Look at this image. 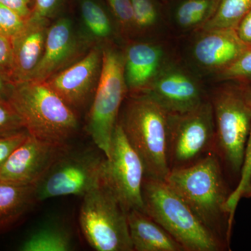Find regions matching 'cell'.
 <instances>
[{"mask_svg":"<svg viewBox=\"0 0 251 251\" xmlns=\"http://www.w3.org/2000/svg\"><path fill=\"white\" fill-rule=\"evenodd\" d=\"M49 23V20L28 19L22 30L11 38L14 83L29 80L40 62Z\"/></svg>","mask_w":251,"mask_h":251,"instance_id":"obj_17","label":"cell"},{"mask_svg":"<svg viewBox=\"0 0 251 251\" xmlns=\"http://www.w3.org/2000/svg\"><path fill=\"white\" fill-rule=\"evenodd\" d=\"M105 158L92 150L69 148L36 184L38 201L66 196L83 197L101 183Z\"/></svg>","mask_w":251,"mask_h":251,"instance_id":"obj_9","label":"cell"},{"mask_svg":"<svg viewBox=\"0 0 251 251\" xmlns=\"http://www.w3.org/2000/svg\"><path fill=\"white\" fill-rule=\"evenodd\" d=\"M14 82L0 74V99L9 100Z\"/></svg>","mask_w":251,"mask_h":251,"instance_id":"obj_35","label":"cell"},{"mask_svg":"<svg viewBox=\"0 0 251 251\" xmlns=\"http://www.w3.org/2000/svg\"><path fill=\"white\" fill-rule=\"evenodd\" d=\"M28 135L29 133L27 130L24 129L13 134L0 137V168Z\"/></svg>","mask_w":251,"mask_h":251,"instance_id":"obj_31","label":"cell"},{"mask_svg":"<svg viewBox=\"0 0 251 251\" xmlns=\"http://www.w3.org/2000/svg\"><path fill=\"white\" fill-rule=\"evenodd\" d=\"M145 212L162 226L185 251H222L229 246L211 232L165 180L145 176Z\"/></svg>","mask_w":251,"mask_h":251,"instance_id":"obj_4","label":"cell"},{"mask_svg":"<svg viewBox=\"0 0 251 251\" xmlns=\"http://www.w3.org/2000/svg\"><path fill=\"white\" fill-rule=\"evenodd\" d=\"M251 10V0H221L212 17L200 29H236Z\"/></svg>","mask_w":251,"mask_h":251,"instance_id":"obj_23","label":"cell"},{"mask_svg":"<svg viewBox=\"0 0 251 251\" xmlns=\"http://www.w3.org/2000/svg\"><path fill=\"white\" fill-rule=\"evenodd\" d=\"M210 101L215 121V153L223 166L239 179L251 130V106L241 89H219Z\"/></svg>","mask_w":251,"mask_h":251,"instance_id":"obj_7","label":"cell"},{"mask_svg":"<svg viewBox=\"0 0 251 251\" xmlns=\"http://www.w3.org/2000/svg\"><path fill=\"white\" fill-rule=\"evenodd\" d=\"M236 31L239 39L251 47V10L243 18Z\"/></svg>","mask_w":251,"mask_h":251,"instance_id":"obj_34","label":"cell"},{"mask_svg":"<svg viewBox=\"0 0 251 251\" xmlns=\"http://www.w3.org/2000/svg\"><path fill=\"white\" fill-rule=\"evenodd\" d=\"M31 0H0V4L14 10L20 16L29 19L31 14Z\"/></svg>","mask_w":251,"mask_h":251,"instance_id":"obj_33","label":"cell"},{"mask_svg":"<svg viewBox=\"0 0 251 251\" xmlns=\"http://www.w3.org/2000/svg\"><path fill=\"white\" fill-rule=\"evenodd\" d=\"M221 0H186L175 13V21L184 29H200L214 14Z\"/></svg>","mask_w":251,"mask_h":251,"instance_id":"obj_22","label":"cell"},{"mask_svg":"<svg viewBox=\"0 0 251 251\" xmlns=\"http://www.w3.org/2000/svg\"><path fill=\"white\" fill-rule=\"evenodd\" d=\"M222 80H251V47L233 63L218 73Z\"/></svg>","mask_w":251,"mask_h":251,"instance_id":"obj_27","label":"cell"},{"mask_svg":"<svg viewBox=\"0 0 251 251\" xmlns=\"http://www.w3.org/2000/svg\"><path fill=\"white\" fill-rule=\"evenodd\" d=\"M27 21L14 10L0 4V33L3 35L11 39L22 30Z\"/></svg>","mask_w":251,"mask_h":251,"instance_id":"obj_28","label":"cell"},{"mask_svg":"<svg viewBox=\"0 0 251 251\" xmlns=\"http://www.w3.org/2000/svg\"><path fill=\"white\" fill-rule=\"evenodd\" d=\"M70 148L69 144L50 143L29 134L0 168V180L36 185Z\"/></svg>","mask_w":251,"mask_h":251,"instance_id":"obj_11","label":"cell"},{"mask_svg":"<svg viewBox=\"0 0 251 251\" xmlns=\"http://www.w3.org/2000/svg\"><path fill=\"white\" fill-rule=\"evenodd\" d=\"M81 18L89 41H105L113 35V25L110 17L96 0H81Z\"/></svg>","mask_w":251,"mask_h":251,"instance_id":"obj_21","label":"cell"},{"mask_svg":"<svg viewBox=\"0 0 251 251\" xmlns=\"http://www.w3.org/2000/svg\"><path fill=\"white\" fill-rule=\"evenodd\" d=\"M145 93L151 95L171 114L190 111L205 100L198 81L183 69L173 66H164Z\"/></svg>","mask_w":251,"mask_h":251,"instance_id":"obj_14","label":"cell"},{"mask_svg":"<svg viewBox=\"0 0 251 251\" xmlns=\"http://www.w3.org/2000/svg\"><path fill=\"white\" fill-rule=\"evenodd\" d=\"M24 129L21 117L9 100L0 99V137Z\"/></svg>","mask_w":251,"mask_h":251,"instance_id":"obj_26","label":"cell"},{"mask_svg":"<svg viewBox=\"0 0 251 251\" xmlns=\"http://www.w3.org/2000/svg\"><path fill=\"white\" fill-rule=\"evenodd\" d=\"M61 0H34L29 19L49 20L54 14Z\"/></svg>","mask_w":251,"mask_h":251,"instance_id":"obj_32","label":"cell"},{"mask_svg":"<svg viewBox=\"0 0 251 251\" xmlns=\"http://www.w3.org/2000/svg\"><path fill=\"white\" fill-rule=\"evenodd\" d=\"M127 94L124 54L111 46L103 48L101 73L87 116L86 130L105 158L110 152L112 135Z\"/></svg>","mask_w":251,"mask_h":251,"instance_id":"obj_5","label":"cell"},{"mask_svg":"<svg viewBox=\"0 0 251 251\" xmlns=\"http://www.w3.org/2000/svg\"></svg>","mask_w":251,"mask_h":251,"instance_id":"obj_37","label":"cell"},{"mask_svg":"<svg viewBox=\"0 0 251 251\" xmlns=\"http://www.w3.org/2000/svg\"><path fill=\"white\" fill-rule=\"evenodd\" d=\"M103 62V48L94 46L76 62L45 81L75 111L92 99L98 85Z\"/></svg>","mask_w":251,"mask_h":251,"instance_id":"obj_12","label":"cell"},{"mask_svg":"<svg viewBox=\"0 0 251 251\" xmlns=\"http://www.w3.org/2000/svg\"><path fill=\"white\" fill-rule=\"evenodd\" d=\"M251 127L248 138L244 161L239 181L235 189L232 191L227 200V207L231 219L234 221V214L239 201L243 198H251Z\"/></svg>","mask_w":251,"mask_h":251,"instance_id":"obj_24","label":"cell"},{"mask_svg":"<svg viewBox=\"0 0 251 251\" xmlns=\"http://www.w3.org/2000/svg\"><path fill=\"white\" fill-rule=\"evenodd\" d=\"M134 12L135 30L145 31L156 25L158 12L153 0H130Z\"/></svg>","mask_w":251,"mask_h":251,"instance_id":"obj_25","label":"cell"},{"mask_svg":"<svg viewBox=\"0 0 251 251\" xmlns=\"http://www.w3.org/2000/svg\"><path fill=\"white\" fill-rule=\"evenodd\" d=\"M145 176L143 162L117 122L110 152L103 162L102 183L111 191L126 213L133 209L145 211L143 198Z\"/></svg>","mask_w":251,"mask_h":251,"instance_id":"obj_10","label":"cell"},{"mask_svg":"<svg viewBox=\"0 0 251 251\" xmlns=\"http://www.w3.org/2000/svg\"><path fill=\"white\" fill-rule=\"evenodd\" d=\"M9 101L21 117L25 130L34 138L50 143L68 144L77 133V112L45 81L16 82Z\"/></svg>","mask_w":251,"mask_h":251,"instance_id":"obj_3","label":"cell"},{"mask_svg":"<svg viewBox=\"0 0 251 251\" xmlns=\"http://www.w3.org/2000/svg\"><path fill=\"white\" fill-rule=\"evenodd\" d=\"M165 181L201 222L229 246L234 221L227 202L232 191H229L218 155L211 153L192 166L173 170Z\"/></svg>","mask_w":251,"mask_h":251,"instance_id":"obj_1","label":"cell"},{"mask_svg":"<svg viewBox=\"0 0 251 251\" xmlns=\"http://www.w3.org/2000/svg\"><path fill=\"white\" fill-rule=\"evenodd\" d=\"M79 224L94 250L133 251L126 211L103 183L83 196Z\"/></svg>","mask_w":251,"mask_h":251,"instance_id":"obj_6","label":"cell"},{"mask_svg":"<svg viewBox=\"0 0 251 251\" xmlns=\"http://www.w3.org/2000/svg\"><path fill=\"white\" fill-rule=\"evenodd\" d=\"M250 48L239 39L236 29L204 30L193 46V56L200 67L218 74Z\"/></svg>","mask_w":251,"mask_h":251,"instance_id":"obj_15","label":"cell"},{"mask_svg":"<svg viewBox=\"0 0 251 251\" xmlns=\"http://www.w3.org/2000/svg\"><path fill=\"white\" fill-rule=\"evenodd\" d=\"M38 202L36 185L0 180V233L14 227Z\"/></svg>","mask_w":251,"mask_h":251,"instance_id":"obj_19","label":"cell"},{"mask_svg":"<svg viewBox=\"0 0 251 251\" xmlns=\"http://www.w3.org/2000/svg\"><path fill=\"white\" fill-rule=\"evenodd\" d=\"M117 23L125 32L135 30L134 12L130 0H107Z\"/></svg>","mask_w":251,"mask_h":251,"instance_id":"obj_29","label":"cell"},{"mask_svg":"<svg viewBox=\"0 0 251 251\" xmlns=\"http://www.w3.org/2000/svg\"><path fill=\"white\" fill-rule=\"evenodd\" d=\"M164 51L151 43H133L124 53V75L130 94L145 93L164 65Z\"/></svg>","mask_w":251,"mask_h":251,"instance_id":"obj_16","label":"cell"},{"mask_svg":"<svg viewBox=\"0 0 251 251\" xmlns=\"http://www.w3.org/2000/svg\"><path fill=\"white\" fill-rule=\"evenodd\" d=\"M118 122L140 156L145 176L166 180L169 175L170 113L148 93L130 94Z\"/></svg>","mask_w":251,"mask_h":251,"instance_id":"obj_2","label":"cell"},{"mask_svg":"<svg viewBox=\"0 0 251 251\" xmlns=\"http://www.w3.org/2000/svg\"><path fill=\"white\" fill-rule=\"evenodd\" d=\"M90 44L77 36L69 18H59L49 26L44 53L29 80H48L83 57Z\"/></svg>","mask_w":251,"mask_h":251,"instance_id":"obj_13","label":"cell"},{"mask_svg":"<svg viewBox=\"0 0 251 251\" xmlns=\"http://www.w3.org/2000/svg\"><path fill=\"white\" fill-rule=\"evenodd\" d=\"M126 214L133 251H185L184 247L145 211L133 209Z\"/></svg>","mask_w":251,"mask_h":251,"instance_id":"obj_18","label":"cell"},{"mask_svg":"<svg viewBox=\"0 0 251 251\" xmlns=\"http://www.w3.org/2000/svg\"><path fill=\"white\" fill-rule=\"evenodd\" d=\"M0 74L14 81L13 49L11 38L0 33Z\"/></svg>","mask_w":251,"mask_h":251,"instance_id":"obj_30","label":"cell"},{"mask_svg":"<svg viewBox=\"0 0 251 251\" xmlns=\"http://www.w3.org/2000/svg\"><path fill=\"white\" fill-rule=\"evenodd\" d=\"M70 231L58 224L42 226L29 234L21 244V251H69L73 249Z\"/></svg>","mask_w":251,"mask_h":251,"instance_id":"obj_20","label":"cell"},{"mask_svg":"<svg viewBox=\"0 0 251 251\" xmlns=\"http://www.w3.org/2000/svg\"><path fill=\"white\" fill-rule=\"evenodd\" d=\"M241 90H242L244 98L251 108V87H244V88H241Z\"/></svg>","mask_w":251,"mask_h":251,"instance_id":"obj_36","label":"cell"},{"mask_svg":"<svg viewBox=\"0 0 251 251\" xmlns=\"http://www.w3.org/2000/svg\"><path fill=\"white\" fill-rule=\"evenodd\" d=\"M215 121L210 100L184 113H170L168 161L171 171L192 166L215 153Z\"/></svg>","mask_w":251,"mask_h":251,"instance_id":"obj_8","label":"cell"}]
</instances>
